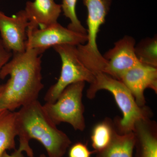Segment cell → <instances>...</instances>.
I'll use <instances>...</instances> for the list:
<instances>
[{
	"mask_svg": "<svg viewBox=\"0 0 157 157\" xmlns=\"http://www.w3.org/2000/svg\"><path fill=\"white\" fill-rule=\"evenodd\" d=\"M43 53L37 49H27L23 53L13 54L12 59L0 71V78H10L0 96L3 110H14L38 100L44 88L42 82Z\"/></svg>",
	"mask_w": 157,
	"mask_h": 157,
	"instance_id": "1",
	"label": "cell"
},
{
	"mask_svg": "<svg viewBox=\"0 0 157 157\" xmlns=\"http://www.w3.org/2000/svg\"><path fill=\"white\" fill-rule=\"evenodd\" d=\"M15 113L18 148L29 157H34L29 142L35 139L43 145L48 157H63L72 142L67 135L58 129L38 100L21 107Z\"/></svg>",
	"mask_w": 157,
	"mask_h": 157,
	"instance_id": "2",
	"label": "cell"
},
{
	"mask_svg": "<svg viewBox=\"0 0 157 157\" xmlns=\"http://www.w3.org/2000/svg\"><path fill=\"white\" fill-rule=\"evenodd\" d=\"M101 90L109 91L114 97L123 117L120 122L121 129L124 133L135 132L136 124L145 120L144 113L136 103L132 93L120 81L104 73L95 75L94 81L87 90L89 98H93Z\"/></svg>",
	"mask_w": 157,
	"mask_h": 157,
	"instance_id": "3",
	"label": "cell"
},
{
	"mask_svg": "<svg viewBox=\"0 0 157 157\" xmlns=\"http://www.w3.org/2000/svg\"><path fill=\"white\" fill-rule=\"evenodd\" d=\"M85 82L70 85L60 94L55 102L43 105L45 112L57 125L61 123L70 124L76 130L82 131L85 127L82 103Z\"/></svg>",
	"mask_w": 157,
	"mask_h": 157,
	"instance_id": "4",
	"label": "cell"
},
{
	"mask_svg": "<svg viewBox=\"0 0 157 157\" xmlns=\"http://www.w3.org/2000/svg\"><path fill=\"white\" fill-rule=\"evenodd\" d=\"M53 48L61 59L62 69L58 80L45 94L44 100L46 103L55 102L60 94L70 85L80 82H87L91 84L95 78V75L79 59L76 46L61 45Z\"/></svg>",
	"mask_w": 157,
	"mask_h": 157,
	"instance_id": "5",
	"label": "cell"
},
{
	"mask_svg": "<svg viewBox=\"0 0 157 157\" xmlns=\"http://www.w3.org/2000/svg\"><path fill=\"white\" fill-rule=\"evenodd\" d=\"M87 39L86 34L74 32L57 22L44 28H28L26 49H37L43 53L56 45H83Z\"/></svg>",
	"mask_w": 157,
	"mask_h": 157,
	"instance_id": "6",
	"label": "cell"
},
{
	"mask_svg": "<svg viewBox=\"0 0 157 157\" xmlns=\"http://www.w3.org/2000/svg\"><path fill=\"white\" fill-rule=\"evenodd\" d=\"M87 9V41L85 45H78L77 48L82 58L88 63L98 64L103 60L98 50V35L101 26L110 9L111 0H83Z\"/></svg>",
	"mask_w": 157,
	"mask_h": 157,
	"instance_id": "7",
	"label": "cell"
},
{
	"mask_svg": "<svg viewBox=\"0 0 157 157\" xmlns=\"http://www.w3.org/2000/svg\"><path fill=\"white\" fill-rule=\"evenodd\" d=\"M135 39L130 36H125L116 42L114 47L103 56L107 61L104 73L119 80L128 70L141 63L135 53Z\"/></svg>",
	"mask_w": 157,
	"mask_h": 157,
	"instance_id": "8",
	"label": "cell"
},
{
	"mask_svg": "<svg viewBox=\"0 0 157 157\" xmlns=\"http://www.w3.org/2000/svg\"><path fill=\"white\" fill-rule=\"evenodd\" d=\"M29 25L28 18L24 10H20L11 17L7 16L0 10L1 38L12 53L25 51Z\"/></svg>",
	"mask_w": 157,
	"mask_h": 157,
	"instance_id": "9",
	"label": "cell"
},
{
	"mask_svg": "<svg viewBox=\"0 0 157 157\" xmlns=\"http://www.w3.org/2000/svg\"><path fill=\"white\" fill-rule=\"evenodd\" d=\"M119 80L130 90L140 107L145 104V89H151L157 92V69L140 63L124 73Z\"/></svg>",
	"mask_w": 157,
	"mask_h": 157,
	"instance_id": "10",
	"label": "cell"
},
{
	"mask_svg": "<svg viewBox=\"0 0 157 157\" xmlns=\"http://www.w3.org/2000/svg\"><path fill=\"white\" fill-rule=\"evenodd\" d=\"M24 10L29 21L28 28L32 29L44 28L57 23L62 11L61 5L54 0L28 1Z\"/></svg>",
	"mask_w": 157,
	"mask_h": 157,
	"instance_id": "11",
	"label": "cell"
},
{
	"mask_svg": "<svg viewBox=\"0 0 157 157\" xmlns=\"http://www.w3.org/2000/svg\"><path fill=\"white\" fill-rule=\"evenodd\" d=\"M136 142V135L133 132L122 135L114 133L109 145L96 153V157H133Z\"/></svg>",
	"mask_w": 157,
	"mask_h": 157,
	"instance_id": "12",
	"label": "cell"
},
{
	"mask_svg": "<svg viewBox=\"0 0 157 157\" xmlns=\"http://www.w3.org/2000/svg\"><path fill=\"white\" fill-rule=\"evenodd\" d=\"M17 136L16 113L3 110L0 112V157L7 150L15 149V137Z\"/></svg>",
	"mask_w": 157,
	"mask_h": 157,
	"instance_id": "13",
	"label": "cell"
},
{
	"mask_svg": "<svg viewBox=\"0 0 157 157\" xmlns=\"http://www.w3.org/2000/svg\"><path fill=\"white\" fill-rule=\"evenodd\" d=\"M136 152L135 157H157V139L147 126L145 121L135 126Z\"/></svg>",
	"mask_w": 157,
	"mask_h": 157,
	"instance_id": "14",
	"label": "cell"
},
{
	"mask_svg": "<svg viewBox=\"0 0 157 157\" xmlns=\"http://www.w3.org/2000/svg\"><path fill=\"white\" fill-rule=\"evenodd\" d=\"M157 39L153 38L144 39L135 47V53L141 63L157 67Z\"/></svg>",
	"mask_w": 157,
	"mask_h": 157,
	"instance_id": "15",
	"label": "cell"
},
{
	"mask_svg": "<svg viewBox=\"0 0 157 157\" xmlns=\"http://www.w3.org/2000/svg\"><path fill=\"white\" fill-rule=\"evenodd\" d=\"M114 133L111 126L107 122L101 123L94 128L91 142L96 153L102 151L109 145Z\"/></svg>",
	"mask_w": 157,
	"mask_h": 157,
	"instance_id": "16",
	"label": "cell"
},
{
	"mask_svg": "<svg viewBox=\"0 0 157 157\" xmlns=\"http://www.w3.org/2000/svg\"><path fill=\"white\" fill-rule=\"evenodd\" d=\"M62 11L65 17L70 19V23L67 28L71 30L80 33L86 34V29L82 25L77 17L76 6L77 0H62Z\"/></svg>",
	"mask_w": 157,
	"mask_h": 157,
	"instance_id": "17",
	"label": "cell"
},
{
	"mask_svg": "<svg viewBox=\"0 0 157 157\" xmlns=\"http://www.w3.org/2000/svg\"><path fill=\"white\" fill-rule=\"evenodd\" d=\"M96 153L89 150L86 144L81 142L74 144L69 151V157H91L92 154Z\"/></svg>",
	"mask_w": 157,
	"mask_h": 157,
	"instance_id": "18",
	"label": "cell"
},
{
	"mask_svg": "<svg viewBox=\"0 0 157 157\" xmlns=\"http://www.w3.org/2000/svg\"><path fill=\"white\" fill-rule=\"evenodd\" d=\"M12 56L13 53L7 48L0 37V71L10 61Z\"/></svg>",
	"mask_w": 157,
	"mask_h": 157,
	"instance_id": "19",
	"label": "cell"
},
{
	"mask_svg": "<svg viewBox=\"0 0 157 157\" xmlns=\"http://www.w3.org/2000/svg\"><path fill=\"white\" fill-rule=\"evenodd\" d=\"M23 152V151L21 150L18 148L14 150V151L11 154H9L7 151L5 152L2 157H25Z\"/></svg>",
	"mask_w": 157,
	"mask_h": 157,
	"instance_id": "20",
	"label": "cell"
},
{
	"mask_svg": "<svg viewBox=\"0 0 157 157\" xmlns=\"http://www.w3.org/2000/svg\"><path fill=\"white\" fill-rule=\"evenodd\" d=\"M3 89V84L0 85V96H1V93H2V91ZM3 109H2V105H1V102H0V112L1 111H2Z\"/></svg>",
	"mask_w": 157,
	"mask_h": 157,
	"instance_id": "21",
	"label": "cell"
},
{
	"mask_svg": "<svg viewBox=\"0 0 157 157\" xmlns=\"http://www.w3.org/2000/svg\"><path fill=\"white\" fill-rule=\"evenodd\" d=\"M39 157H46V156H45V155H44V154H42L40 155Z\"/></svg>",
	"mask_w": 157,
	"mask_h": 157,
	"instance_id": "22",
	"label": "cell"
}]
</instances>
